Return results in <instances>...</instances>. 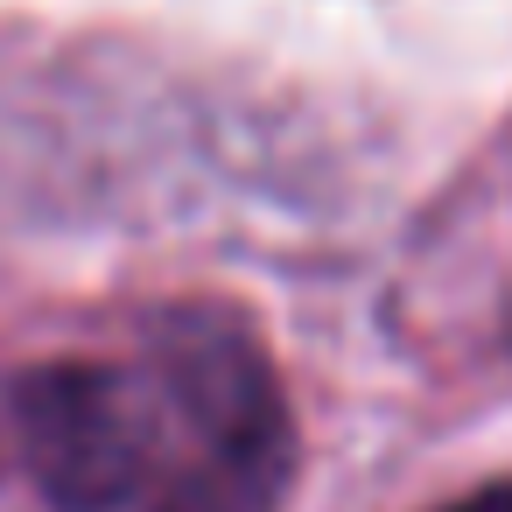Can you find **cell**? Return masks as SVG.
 Listing matches in <instances>:
<instances>
[{
	"instance_id": "6da1fadb",
	"label": "cell",
	"mask_w": 512,
	"mask_h": 512,
	"mask_svg": "<svg viewBox=\"0 0 512 512\" xmlns=\"http://www.w3.org/2000/svg\"><path fill=\"white\" fill-rule=\"evenodd\" d=\"M190 463L162 484L155 512H274L295 470V435L274 372L225 323H176L155 351Z\"/></svg>"
},
{
	"instance_id": "7a4b0ae2",
	"label": "cell",
	"mask_w": 512,
	"mask_h": 512,
	"mask_svg": "<svg viewBox=\"0 0 512 512\" xmlns=\"http://www.w3.org/2000/svg\"><path fill=\"white\" fill-rule=\"evenodd\" d=\"M169 414H176V400H169L162 365L127 372V365L64 358V365H43L15 386L22 456L57 512L134 505L155 484L162 449L176 435Z\"/></svg>"
},
{
	"instance_id": "3957f363",
	"label": "cell",
	"mask_w": 512,
	"mask_h": 512,
	"mask_svg": "<svg viewBox=\"0 0 512 512\" xmlns=\"http://www.w3.org/2000/svg\"><path fill=\"white\" fill-rule=\"evenodd\" d=\"M442 512H512V484H491V491H470V498H456V505H442Z\"/></svg>"
}]
</instances>
